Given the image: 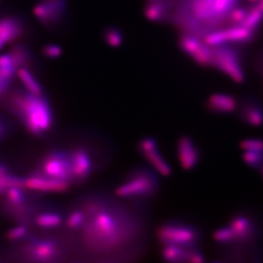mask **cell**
I'll return each mask as SVG.
<instances>
[{"mask_svg": "<svg viewBox=\"0 0 263 263\" xmlns=\"http://www.w3.org/2000/svg\"><path fill=\"white\" fill-rule=\"evenodd\" d=\"M87 216L84 239L90 248L108 250L123 243L127 236V229L122 216L116 210L93 202L84 210Z\"/></svg>", "mask_w": 263, "mask_h": 263, "instance_id": "6da1fadb", "label": "cell"}, {"mask_svg": "<svg viewBox=\"0 0 263 263\" xmlns=\"http://www.w3.org/2000/svg\"><path fill=\"white\" fill-rule=\"evenodd\" d=\"M11 104L32 133L42 135L52 128L54 122L52 105L44 95L38 96L26 90H17L12 94Z\"/></svg>", "mask_w": 263, "mask_h": 263, "instance_id": "7a4b0ae2", "label": "cell"}, {"mask_svg": "<svg viewBox=\"0 0 263 263\" xmlns=\"http://www.w3.org/2000/svg\"><path fill=\"white\" fill-rule=\"evenodd\" d=\"M157 189V177L150 170L143 169L129 175L116 188L115 194L122 198H146L151 197Z\"/></svg>", "mask_w": 263, "mask_h": 263, "instance_id": "3957f363", "label": "cell"}, {"mask_svg": "<svg viewBox=\"0 0 263 263\" xmlns=\"http://www.w3.org/2000/svg\"><path fill=\"white\" fill-rule=\"evenodd\" d=\"M211 66L221 70L235 82L240 84L244 81L240 54L234 48L227 45L212 48Z\"/></svg>", "mask_w": 263, "mask_h": 263, "instance_id": "277c9868", "label": "cell"}, {"mask_svg": "<svg viewBox=\"0 0 263 263\" xmlns=\"http://www.w3.org/2000/svg\"><path fill=\"white\" fill-rule=\"evenodd\" d=\"M159 241L164 244H173L191 247L198 240L199 234L195 228L181 222L164 223L157 231Z\"/></svg>", "mask_w": 263, "mask_h": 263, "instance_id": "5b68a950", "label": "cell"}, {"mask_svg": "<svg viewBox=\"0 0 263 263\" xmlns=\"http://www.w3.org/2000/svg\"><path fill=\"white\" fill-rule=\"evenodd\" d=\"M68 0H39L33 8L37 20L47 28L59 26L65 19Z\"/></svg>", "mask_w": 263, "mask_h": 263, "instance_id": "8992f818", "label": "cell"}, {"mask_svg": "<svg viewBox=\"0 0 263 263\" xmlns=\"http://www.w3.org/2000/svg\"><path fill=\"white\" fill-rule=\"evenodd\" d=\"M179 45L181 50L197 65L203 67L211 65L212 48L202 41L197 35L184 33L180 38Z\"/></svg>", "mask_w": 263, "mask_h": 263, "instance_id": "52a82bcc", "label": "cell"}, {"mask_svg": "<svg viewBox=\"0 0 263 263\" xmlns=\"http://www.w3.org/2000/svg\"><path fill=\"white\" fill-rule=\"evenodd\" d=\"M41 168L43 174L72 182L69 152L58 150L49 153L43 161Z\"/></svg>", "mask_w": 263, "mask_h": 263, "instance_id": "ba28073f", "label": "cell"}, {"mask_svg": "<svg viewBox=\"0 0 263 263\" xmlns=\"http://www.w3.org/2000/svg\"><path fill=\"white\" fill-rule=\"evenodd\" d=\"M138 150L146 162L152 167L158 174L162 176H170L172 168L158 147L157 140L152 137H145L138 143Z\"/></svg>", "mask_w": 263, "mask_h": 263, "instance_id": "9c48e42d", "label": "cell"}, {"mask_svg": "<svg viewBox=\"0 0 263 263\" xmlns=\"http://www.w3.org/2000/svg\"><path fill=\"white\" fill-rule=\"evenodd\" d=\"M72 181L82 182L88 179L93 170V160L86 148L78 146L69 151Z\"/></svg>", "mask_w": 263, "mask_h": 263, "instance_id": "30bf717a", "label": "cell"}, {"mask_svg": "<svg viewBox=\"0 0 263 263\" xmlns=\"http://www.w3.org/2000/svg\"><path fill=\"white\" fill-rule=\"evenodd\" d=\"M25 32L23 19L14 14L0 16V52L7 45L20 39Z\"/></svg>", "mask_w": 263, "mask_h": 263, "instance_id": "8fae6325", "label": "cell"}, {"mask_svg": "<svg viewBox=\"0 0 263 263\" xmlns=\"http://www.w3.org/2000/svg\"><path fill=\"white\" fill-rule=\"evenodd\" d=\"M70 184L71 181L52 178L43 173L25 179V187L41 192H65L69 189Z\"/></svg>", "mask_w": 263, "mask_h": 263, "instance_id": "7c38bea8", "label": "cell"}, {"mask_svg": "<svg viewBox=\"0 0 263 263\" xmlns=\"http://www.w3.org/2000/svg\"><path fill=\"white\" fill-rule=\"evenodd\" d=\"M177 155L180 165L186 170H192L200 160V152L192 138L181 136L177 143Z\"/></svg>", "mask_w": 263, "mask_h": 263, "instance_id": "4fadbf2b", "label": "cell"}, {"mask_svg": "<svg viewBox=\"0 0 263 263\" xmlns=\"http://www.w3.org/2000/svg\"><path fill=\"white\" fill-rule=\"evenodd\" d=\"M30 255L35 260L49 262L57 257L59 254V245L53 239H38L30 244Z\"/></svg>", "mask_w": 263, "mask_h": 263, "instance_id": "5bb4252c", "label": "cell"}, {"mask_svg": "<svg viewBox=\"0 0 263 263\" xmlns=\"http://www.w3.org/2000/svg\"><path fill=\"white\" fill-rule=\"evenodd\" d=\"M18 69L19 68L11 53L0 55V96L9 90Z\"/></svg>", "mask_w": 263, "mask_h": 263, "instance_id": "9a60e30c", "label": "cell"}, {"mask_svg": "<svg viewBox=\"0 0 263 263\" xmlns=\"http://www.w3.org/2000/svg\"><path fill=\"white\" fill-rule=\"evenodd\" d=\"M236 99L227 94H213L207 101V106L210 111L228 114L237 108Z\"/></svg>", "mask_w": 263, "mask_h": 263, "instance_id": "2e32d148", "label": "cell"}, {"mask_svg": "<svg viewBox=\"0 0 263 263\" xmlns=\"http://www.w3.org/2000/svg\"><path fill=\"white\" fill-rule=\"evenodd\" d=\"M170 0H149L145 7V14L153 22H162L170 15Z\"/></svg>", "mask_w": 263, "mask_h": 263, "instance_id": "e0dca14e", "label": "cell"}, {"mask_svg": "<svg viewBox=\"0 0 263 263\" xmlns=\"http://www.w3.org/2000/svg\"><path fill=\"white\" fill-rule=\"evenodd\" d=\"M17 76L25 90L29 93L38 95V96L44 95V88L30 68H19L17 70Z\"/></svg>", "mask_w": 263, "mask_h": 263, "instance_id": "ac0fdd59", "label": "cell"}, {"mask_svg": "<svg viewBox=\"0 0 263 263\" xmlns=\"http://www.w3.org/2000/svg\"><path fill=\"white\" fill-rule=\"evenodd\" d=\"M191 247L181 246L173 244H164L161 250V255L164 260L169 262H187Z\"/></svg>", "mask_w": 263, "mask_h": 263, "instance_id": "d6986e66", "label": "cell"}, {"mask_svg": "<svg viewBox=\"0 0 263 263\" xmlns=\"http://www.w3.org/2000/svg\"><path fill=\"white\" fill-rule=\"evenodd\" d=\"M224 30L227 44H245L251 41L254 38V30H250L242 25H232Z\"/></svg>", "mask_w": 263, "mask_h": 263, "instance_id": "ffe728a7", "label": "cell"}, {"mask_svg": "<svg viewBox=\"0 0 263 263\" xmlns=\"http://www.w3.org/2000/svg\"><path fill=\"white\" fill-rule=\"evenodd\" d=\"M229 226L235 234V240H245L252 232L251 222L245 216H235L229 223Z\"/></svg>", "mask_w": 263, "mask_h": 263, "instance_id": "44dd1931", "label": "cell"}, {"mask_svg": "<svg viewBox=\"0 0 263 263\" xmlns=\"http://www.w3.org/2000/svg\"><path fill=\"white\" fill-rule=\"evenodd\" d=\"M10 53L12 54L18 68H31L33 64V56L30 49L22 44H15L11 48Z\"/></svg>", "mask_w": 263, "mask_h": 263, "instance_id": "7402d4cb", "label": "cell"}, {"mask_svg": "<svg viewBox=\"0 0 263 263\" xmlns=\"http://www.w3.org/2000/svg\"><path fill=\"white\" fill-rule=\"evenodd\" d=\"M25 187V179L13 175L6 165L0 164V187L3 192L11 187Z\"/></svg>", "mask_w": 263, "mask_h": 263, "instance_id": "603a6c76", "label": "cell"}, {"mask_svg": "<svg viewBox=\"0 0 263 263\" xmlns=\"http://www.w3.org/2000/svg\"><path fill=\"white\" fill-rule=\"evenodd\" d=\"M63 218L56 212H45L38 215L35 219L37 225L44 229H52L59 227L62 224Z\"/></svg>", "mask_w": 263, "mask_h": 263, "instance_id": "cb8c5ba5", "label": "cell"}, {"mask_svg": "<svg viewBox=\"0 0 263 263\" xmlns=\"http://www.w3.org/2000/svg\"><path fill=\"white\" fill-rule=\"evenodd\" d=\"M244 117L248 124L254 127H259L263 124L262 109L258 105H247L244 109Z\"/></svg>", "mask_w": 263, "mask_h": 263, "instance_id": "d4e9b609", "label": "cell"}, {"mask_svg": "<svg viewBox=\"0 0 263 263\" xmlns=\"http://www.w3.org/2000/svg\"><path fill=\"white\" fill-rule=\"evenodd\" d=\"M103 40L111 47H119L123 43V33L116 27H109L103 32Z\"/></svg>", "mask_w": 263, "mask_h": 263, "instance_id": "484cf974", "label": "cell"}, {"mask_svg": "<svg viewBox=\"0 0 263 263\" xmlns=\"http://www.w3.org/2000/svg\"><path fill=\"white\" fill-rule=\"evenodd\" d=\"M87 220V216L84 210H75L67 218L66 224L69 229L78 230L84 227Z\"/></svg>", "mask_w": 263, "mask_h": 263, "instance_id": "4316f807", "label": "cell"}, {"mask_svg": "<svg viewBox=\"0 0 263 263\" xmlns=\"http://www.w3.org/2000/svg\"><path fill=\"white\" fill-rule=\"evenodd\" d=\"M263 21V12L257 9L256 6H251L249 9L248 15L242 23V26L250 29V30H256L258 27L262 24Z\"/></svg>", "mask_w": 263, "mask_h": 263, "instance_id": "83f0119b", "label": "cell"}, {"mask_svg": "<svg viewBox=\"0 0 263 263\" xmlns=\"http://www.w3.org/2000/svg\"><path fill=\"white\" fill-rule=\"evenodd\" d=\"M23 189L24 188L14 186L6 190V197L10 204L14 206L19 207L25 203L27 197Z\"/></svg>", "mask_w": 263, "mask_h": 263, "instance_id": "f1b7e54d", "label": "cell"}, {"mask_svg": "<svg viewBox=\"0 0 263 263\" xmlns=\"http://www.w3.org/2000/svg\"><path fill=\"white\" fill-rule=\"evenodd\" d=\"M213 238L221 243H230L235 240V234L229 225L218 229L213 233Z\"/></svg>", "mask_w": 263, "mask_h": 263, "instance_id": "f546056e", "label": "cell"}, {"mask_svg": "<svg viewBox=\"0 0 263 263\" xmlns=\"http://www.w3.org/2000/svg\"><path fill=\"white\" fill-rule=\"evenodd\" d=\"M243 159L250 167H261L263 165V151H245Z\"/></svg>", "mask_w": 263, "mask_h": 263, "instance_id": "4dcf8cb0", "label": "cell"}, {"mask_svg": "<svg viewBox=\"0 0 263 263\" xmlns=\"http://www.w3.org/2000/svg\"><path fill=\"white\" fill-rule=\"evenodd\" d=\"M248 11L249 9L245 7H235L228 15L229 23L232 25H241L248 15Z\"/></svg>", "mask_w": 263, "mask_h": 263, "instance_id": "1f68e13d", "label": "cell"}, {"mask_svg": "<svg viewBox=\"0 0 263 263\" xmlns=\"http://www.w3.org/2000/svg\"><path fill=\"white\" fill-rule=\"evenodd\" d=\"M62 49L57 44H49L44 46L42 49V54L44 57L49 60H55L61 57Z\"/></svg>", "mask_w": 263, "mask_h": 263, "instance_id": "d6a6232c", "label": "cell"}, {"mask_svg": "<svg viewBox=\"0 0 263 263\" xmlns=\"http://www.w3.org/2000/svg\"><path fill=\"white\" fill-rule=\"evenodd\" d=\"M240 148L244 151H263V140L257 138L245 139L240 143Z\"/></svg>", "mask_w": 263, "mask_h": 263, "instance_id": "836d02e7", "label": "cell"}, {"mask_svg": "<svg viewBox=\"0 0 263 263\" xmlns=\"http://www.w3.org/2000/svg\"><path fill=\"white\" fill-rule=\"evenodd\" d=\"M28 228L25 225H19L13 227L8 232L7 237L11 240H19L26 237Z\"/></svg>", "mask_w": 263, "mask_h": 263, "instance_id": "e575fe53", "label": "cell"}, {"mask_svg": "<svg viewBox=\"0 0 263 263\" xmlns=\"http://www.w3.org/2000/svg\"><path fill=\"white\" fill-rule=\"evenodd\" d=\"M187 262L192 263H200L204 262V256L201 252L192 248L189 252Z\"/></svg>", "mask_w": 263, "mask_h": 263, "instance_id": "d590c367", "label": "cell"}, {"mask_svg": "<svg viewBox=\"0 0 263 263\" xmlns=\"http://www.w3.org/2000/svg\"><path fill=\"white\" fill-rule=\"evenodd\" d=\"M5 132H6V127L4 124L0 121V138L5 135Z\"/></svg>", "mask_w": 263, "mask_h": 263, "instance_id": "8d00e7d4", "label": "cell"}, {"mask_svg": "<svg viewBox=\"0 0 263 263\" xmlns=\"http://www.w3.org/2000/svg\"><path fill=\"white\" fill-rule=\"evenodd\" d=\"M254 6H256L258 9L260 10V11H262L263 12V0H260V1H259V3H258L257 4Z\"/></svg>", "mask_w": 263, "mask_h": 263, "instance_id": "74e56055", "label": "cell"}, {"mask_svg": "<svg viewBox=\"0 0 263 263\" xmlns=\"http://www.w3.org/2000/svg\"><path fill=\"white\" fill-rule=\"evenodd\" d=\"M259 1H260V0H248V3L252 6H256Z\"/></svg>", "mask_w": 263, "mask_h": 263, "instance_id": "f35d334b", "label": "cell"}, {"mask_svg": "<svg viewBox=\"0 0 263 263\" xmlns=\"http://www.w3.org/2000/svg\"><path fill=\"white\" fill-rule=\"evenodd\" d=\"M260 169L261 175H262L263 177V165H262V166L260 167Z\"/></svg>", "mask_w": 263, "mask_h": 263, "instance_id": "ab89813d", "label": "cell"}, {"mask_svg": "<svg viewBox=\"0 0 263 263\" xmlns=\"http://www.w3.org/2000/svg\"><path fill=\"white\" fill-rule=\"evenodd\" d=\"M2 192H3V189H1V187H0V193Z\"/></svg>", "mask_w": 263, "mask_h": 263, "instance_id": "60d3db41", "label": "cell"}, {"mask_svg": "<svg viewBox=\"0 0 263 263\" xmlns=\"http://www.w3.org/2000/svg\"><path fill=\"white\" fill-rule=\"evenodd\" d=\"M0 2H1V0H0Z\"/></svg>", "mask_w": 263, "mask_h": 263, "instance_id": "b9f144b4", "label": "cell"}]
</instances>
